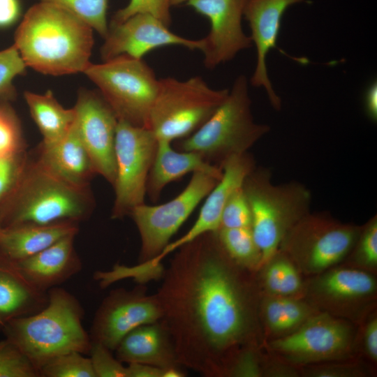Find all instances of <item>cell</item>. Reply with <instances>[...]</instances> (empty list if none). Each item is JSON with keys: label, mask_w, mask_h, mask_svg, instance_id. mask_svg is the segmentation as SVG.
I'll use <instances>...</instances> for the list:
<instances>
[{"label": "cell", "mask_w": 377, "mask_h": 377, "mask_svg": "<svg viewBox=\"0 0 377 377\" xmlns=\"http://www.w3.org/2000/svg\"><path fill=\"white\" fill-rule=\"evenodd\" d=\"M22 147L19 122L6 106L0 105V157L13 155Z\"/></svg>", "instance_id": "cell-37"}, {"label": "cell", "mask_w": 377, "mask_h": 377, "mask_svg": "<svg viewBox=\"0 0 377 377\" xmlns=\"http://www.w3.org/2000/svg\"><path fill=\"white\" fill-rule=\"evenodd\" d=\"M219 180L206 172H194L187 186L173 199L161 205L143 203L131 211L129 216L141 240L139 263L156 257L163 250Z\"/></svg>", "instance_id": "cell-12"}, {"label": "cell", "mask_w": 377, "mask_h": 377, "mask_svg": "<svg viewBox=\"0 0 377 377\" xmlns=\"http://www.w3.org/2000/svg\"><path fill=\"white\" fill-rule=\"evenodd\" d=\"M255 273L230 258L216 231L177 249L155 295L181 366L230 377L237 359L258 346Z\"/></svg>", "instance_id": "cell-1"}, {"label": "cell", "mask_w": 377, "mask_h": 377, "mask_svg": "<svg viewBox=\"0 0 377 377\" xmlns=\"http://www.w3.org/2000/svg\"><path fill=\"white\" fill-rule=\"evenodd\" d=\"M40 377H96L90 357L72 351L59 355L39 369Z\"/></svg>", "instance_id": "cell-32"}, {"label": "cell", "mask_w": 377, "mask_h": 377, "mask_svg": "<svg viewBox=\"0 0 377 377\" xmlns=\"http://www.w3.org/2000/svg\"><path fill=\"white\" fill-rule=\"evenodd\" d=\"M48 302L33 314L15 318L2 329L39 369L54 357L72 351L89 353V334L82 325L84 309L79 300L60 287L47 291ZM40 376V375H39Z\"/></svg>", "instance_id": "cell-3"}, {"label": "cell", "mask_w": 377, "mask_h": 377, "mask_svg": "<svg viewBox=\"0 0 377 377\" xmlns=\"http://www.w3.org/2000/svg\"><path fill=\"white\" fill-rule=\"evenodd\" d=\"M75 124L96 174L113 186L118 119L100 92L81 90L74 106Z\"/></svg>", "instance_id": "cell-15"}, {"label": "cell", "mask_w": 377, "mask_h": 377, "mask_svg": "<svg viewBox=\"0 0 377 377\" xmlns=\"http://www.w3.org/2000/svg\"><path fill=\"white\" fill-rule=\"evenodd\" d=\"M24 97L43 136L42 144H53L69 132L75 120L73 108H64L50 90L44 94L24 91Z\"/></svg>", "instance_id": "cell-27"}, {"label": "cell", "mask_w": 377, "mask_h": 377, "mask_svg": "<svg viewBox=\"0 0 377 377\" xmlns=\"http://www.w3.org/2000/svg\"><path fill=\"white\" fill-rule=\"evenodd\" d=\"M1 228H2V225H1V220H0V230L1 229Z\"/></svg>", "instance_id": "cell-46"}, {"label": "cell", "mask_w": 377, "mask_h": 377, "mask_svg": "<svg viewBox=\"0 0 377 377\" xmlns=\"http://www.w3.org/2000/svg\"><path fill=\"white\" fill-rule=\"evenodd\" d=\"M27 66L17 47L12 46L0 51V98L9 100L14 98L15 90L13 81L23 75Z\"/></svg>", "instance_id": "cell-35"}, {"label": "cell", "mask_w": 377, "mask_h": 377, "mask_svg": "<svg viewBox=\"0 0 377 377\" xmlns=\"http://www.w3.org/2000/svg\"><path fill=\"white\" fill-rule=\"evenodd\" d=\"M93 31L71 12L38 1L23 16L13 45L27 67L45 75L84 73L91 64Z\"/></svg>", "instance_id": "cell-2"}, {"label": "cell", "mask_w": 377, "mask_h": 377, "mask_svg": "<svg viewBox=\"0 0 377 377\" xmlns=\"http://www.w3.org/2000/svg\"><path fill=\"white\" fill-rule=\"evenodd\" d=\"M101 48L103 61L119 55L142 59L148 52L167 45H179L202 50V38L193 40L179 36L159 20L147 14L134 15L120 23H110Z\"/></svg>", "instance_id": "cell-17"}, {"label": "cell", "mask_w": 377, "mask_h": 377, "mask_svg": "<svg viewBox=\"0 0 377 377\" xmlns=\"http://www.w3.org/2000/svg\"><path fill=\"white\" fill-rule=\"evenodd\" d=\"M0 377H40L28 356L13 342L0 341Z\"/></svg>", "instance_id": "cell-33"}, {"label": "cell", "mask_w": 377, "mask_h": 377, "mask_svg": "<svg viewBox=\"0 0 377 377\" xmlns=\"http://www.w3.org/2000/svg\"><path fill=\"white\" fill-rule=\"evenodd\" d=\"M58 6L87 22L103 38L108 34V0H38Z\"/></svg>", "instance_id": "cell-30"}, {"label": "cell", "mask_w": 377, "mask_h": 377, "mask_svg": "<svg viewBox=\"0 0 377 377\" xmlns=\"http://www.w3.org/2000/svg\"><path fill=\"white\" fill-rule=\"evenodd\" d=\"M75 236L73 234L65 237L41 251L16 262L34 286L47 292L80 272L82 264L74 247Z\"/></svg>", "instance_id": "cell-20"}, {"label": "cell", "mask_w": 377, "mask_h": 377, "mask_svg": "<svg viewBox=\"0 0 377 377\" xmlns=\"http://www.w3.org/2000/svg\"><path fill=\"white\" fill-rule=\"evenodd\" d=\"M187 0H171V6H179L184 3H186Z\"/></svg>", "instance_id": "cell-45"}, {"label": "cell", "mask_w": 377, "mask_h": 377, "mask_svg": "<svg viewBox=\"0 0 377 377\" xmlns=\"http://www.w3.org/2000/svg\"><path fill=\"white\" fill-rule=\"evenodd\" d=\"M336 267L304 282L302 297L320 311L348 321H362L376 302V278L350 265Z\"/></svg>", "instance_id": "cell-13"}, {"label": "cell", "mask_w": 377, "mask_h": 377, "mask_svg": "<svg viewBox=\"0 0 377 377\" xmlns=\"http://www.w3.org/2000/svg\"><path fill=\"white\" fill-rule=\"evenodd\" d=\"M11 206L1 215L2 227L18 224L77 223L93 210L89 188L60 179L36 159L27 161L12 193Z\"/></svg>", "instance_id": "cell-4"}, {"label": "cell", "mask_w": 377, "mask_h": 377, "mask_svg": "<svg viewBox=\"0 0 377 377\" xmlns=\"http://www.w3.org/2000/svg\"><path fill=\"white\" fill-rule=\"evenodd\" d=\"M78 224H18L0 230V251L13 261L29 258L57 241L77 233Z\"/></svg>", "instance_id": "cell-25"}, {"label": "cell", "mask_w": 377, "mask_h": 377, "mask_svg": "<svg viewBox=\"0 0 377 377\" xmlns=\"http://www.w3.org/2000/svg\"><path fill=\"white\" fill-rule=\"evenodd\" d=\"M356 336L351 323L320 311L292 333L271 340L267 346L280 359L295 367L348 360Z\"/></svg>", "instance_id": "cell-10"}, {"label": "cell", "mask_w": 377, "mask_h": 377, "mask_svg": "<svg viewBox=\"0 0 377 377\" xmlns=\"http://www.w3.org/2000/svg\"><path fill=\"white\" fill-rule=\"evenodd\" d=\"M27 162L21 151L0 157V202L15 188Z\"/></svg>", "instance_id": "cell-39"}, {"label": "cell", "mask_w": 377, "mask_h": 377, "mask_svg": "<svg viewBox=\"0 0 377 377\" xmlns=\"http://www.w3.org/2000/svg\"><path fill=\"white\" fill-rule=\"evenodd\" d=\"M242 189L250 207L251 230L264 265L277 253L287 232L311 212V193L297 182L273 184L271 172L262 167H256L247 175Z\"/></svg>", "instance_id": "cell-6"}, {"label": "cell", "mask_w": 377, "mask_h": 377, "mask_svg": "<svg viewBox=\"0 0 377 377\" xmlns=\"http://www.w3.org/2000/svg\"><path fill=\"white\" fill-rule=\"evenodd\" d=\"M36 160L60 179L78 188H89L96 175L75 122L60 140L50 145L41 143Z\"/></svg>", "instance_id": "cell-21"}, {"label": "cell", "mask_w": 377, "mask_h": 377, "mask_svg": "<svg viewBox=\"0 0 377 377\" xmlns=\"http://www.w3.org/2000/svg\"><path fill=\"white\" fill-rule=\"evenodd\" d=\"M89 354L96 377H127L126 367L113 356L109 348L91 343Z\"/></svg>", "instance_id": "cell-38"}, {"label": "cell", "mask_w": 377, "mask_h": 377, "mask_svg": "<svg viewBox=\"0 0 377 377\" xmlns=\"http://www.w3.org/2000/svg\"><path fill=\"white\" fill-rule=\"evenodd\" d=\"M229 90L214 89L200 76L185 80L159 79L149 127L157 140L172 142L200 128L226 98Z\"/></svg>", "instance_id": "cell-7"}, {"label": "cell", "mask_w": 377, "mask_h": 377, "mask_svg": "<svg viewBox=\"0 0 377 377\" xmlns=\"http://www.w3.org/2000/svg\"><path fill=\"white\" fill-rule=\"evenodd\" d=\"M171 7V0H130L125 7L114 14L110 23H120L134 15L147 14L170 27Z\"/></svg>", "instance_id": "cell-34"}, {"label": "cell", "mask_w": 377, "mask_h": 377, "mask_svg": "<svg viewBox=\"0 0 377 377\" xmlns=\"http://www.w3.org/2000/svg\"><path fill=\"white\" fill-rule=\"evenodd\" d=\"M216 232L223 248L236 264L253 272L263 267L262 253L251 228H219Z\"/></svg>", "instance_id": "cell-29"}, {"label": "cell", "mask_w": 377, "mask_h": 377, "mask_svg": "<svg viewBox=\"0 0 377 377\" xmlns=\"http://www.w3.org/2000/svg\"><path fill=\"white\" fill-rule=\"evenodd\" d=\"M251 221L250 207L242 186L228 199L221 214L220 228H251Z\"/></svg>", "instance_id": "cell-36"}, {"label": "cell", "mask_w": 377, "mask_h": 377, "mask_svg": "<svg viewBox=\"0 0 377 377\" xmlns=\"http://www.w3.org/2000/svg\"><path fill=\"white\" fill-rule=\"evenodd\" d=\"M366 374L360 363L348 360L308 365L303 370L304 376L311 377H360Z\"/></svg>", "instance_id": "cell-40"}, {"label": "cell", "mask_w": 377, "mask_h": 377, "mask_svg": "<svg viewBox=\"0 0 377 377\" xmlns=\"http://www.w3.org/2000/svg\"><path fill=\"white\" fill-rule=\"evenodd\" d=\"M269 130L268 125L254 121L248 80L239 75L212 117L191 135L178 140L175 149L196 152L222 170L227 160L248 152Z\"/></svg>", "instance_id": "cell-5"}, {"label": "cell", "mask_w": 377, "mask_h": 377, "mask_svg": "<svg viewBox=\"0 0 377 377\" xmlns=\"http://www.w3.org/2000/svg\"><path fill=\"white\" fill-rule=\"evenodd\" d=\"M305 0H247L244 17L251 29V38L256 50V64L250 82L254 87L263 88L269 101L276 110L281 108V98L276 94L267 73V55L276 47L282 17L288 8Z\"/></svg>", "instance_id": "cell-18"}, {"label": "cell", "mask_w": 377, "mask_h": 377, "mask_svg": "<svg viewBox=\"0 0 377 377\" xmlns=\"http://www.w3.org/2000/svg\"><path fill=\"white\" fill-rule=\"evenodd\" d=\"M247 0H187L186 5L206 17L210 24L202 38L203 64L208 69L233 59L253 46L242 29V20Z\"/></svg>", "instance_id": "cell-16"}, {"label": "cell", "mask_w": 377, "mask_h": 377, "mask_svg": "<svg viewBox=\"0 0 377 377\" xmlns=\"http://www.w3.org/2000/svg\"><path fill=\"white\" fill-rule=\"evenodd\" d=\"M84 73L97 86L118 121L148 128L159 79L142 59L119 55L102 64L91 63Z\"/></svg>", "instance_id": "cell-8"}, {"label": "cell", "mask_w": 377, "mask_h": 377, "mask_svg": "<svg viewBox=\"0 0 377 377\" xmlns=\"http://www.w3.org/2000/svg\"><path fill=\"white\" fill-rule=\"evenodd\" d=\"M262 268L261 281L267 295L299 296L302 294L304 282L301 273L282 252L278 251Z\"/></svg>", "instance_id": "cell-28"}, {"label": "cell", "mask_w": 377, "mask_h": 377, "mask_svg": "<svg viewBox=\"0 0 377 377\" xmlns=\"http://www.w3.org/2000/svg\"><path fill=\"white\" fill-rule=\"evenodd\" d=\"M21 13L20 0H0V29L14 24L20 19Z\"/></svg>", "instance_id": "cell-42"}, {"label": "cell", "mask_w": 377, "mask_h": 377, "mask_svg": "<svg viewBox=\"0 0 377 377\" xmlns=\"http://www.w3.org/2000/svg\"><path fill=\"white\" fill-rule=\"evenodd\" d=\"M203 172L220 179L222 170L207 163L194 151H179L172 142L158 140L155 157L150 168L146 186V194L156 202L165 186L190 172Z\"/></svg>", "instance_id": "cell-23"}, {"label": "cell", "mask_w": 377, "mask_h": 377, "mask_svg": "<svg viewBox=\"0 0 377 377\" xmlns=\"http://www.w3.org/2000/svg\"><path fill=\"white\" fill-rule=\"evenodd\" d=\"M364 353L373 362L377 360V317L372 314L364 325L362 333Z\"/></svg>", "instance_id": "cell-41"}, {"label": "cell", "mask_w": 377, "mask_h": 377, "mask_svg": "<svg viewBox=\"0 0 377 377\" xmlns=\"http://www.w3.org/2000/svg\"><path fill=\"white\" fill-rule=\"evenodd\" d=\"M348 264L372 274L377 269V216L361 227L357 239L347 257Z\"/></svg>", "instance_id": "cell-31"}, {"label": "cell", "mask_w": 377, "mask_h": 377, "mask_svg": "<svg viewBox=\"0 0 377 377\" xmlns=\"http://www.w3.org/2000/svg\"><path fill=\"white\" fill-rule=\"evenodd\" d=\"M361 227L342 223L330 214L310 212L287 232L279 251L300 273L314 276L346 260Z\"/></svg>", "instance_id": "cell-9"}, {"label": "cell", "mask_w": 377, "mask_h": 377, "mask_svg": "<svg viewBox=\"0 0 377 377\" xmlns=\"http://www.w3.org/2000/svg\"><path fill=\"white\" fill-rule=\"evenodd\" d=\"M320 311L300 296L266 294L259 302V318L265 331L274 339L292 333Z\"/></svg>", "instance_id": "cell-26"}, {"label": "cell", "mask_w": 377, "mask_h": 377, "mask_svg": "<svg viewBox=\"0 0 377 377\" xmlns=\"http://www.w3.org/2000/svg\"><path fill=\"white\" fill-rule=\"evenodd\" d=\"M127 377H163L164 369L141 363H130L126 367Z\"/></svg>", "instance_id": "cell-43"}, {"label": "cell", "mask_w": 377, "mask_h": 377, "mask_svg": "<svg viewBox=\"0 0 377 377\" xmlns=\"http://www.w3.org/2000/svg\"><path fill=\"white\" fill-rule=\"evenodd\" d=\"M158 140L149 128L118 121L115 135L116 177L114 201L111 218L129 216L145 203L148 175L152 165Z\"/></svg>", "instance_id": "cell-11"}, {"label": "cell", "mask_w": 377, "mask_h": 377, "mask_svg": "<svg viewBox=\"0 0 377 377\" xmlns=\"http://www.w3.org/2000/svg\"><path fill=\"white\" fill-rule=\"evenodd\" d=\"M47 302V292L34 286L17 263L0 251V330L15 318L41 310Z\"/></svg>", "instance_id": "cell-24"}, {"label": "cell", "mask_w": 377, "mask_h": 377, "mask_svg": "<svg viewBox=\"0 0 377 377\" xmlns=\"http://www.w3.org/2000/svg\"><path fill=\"white\" fill-rule=\"evenodd\" d=\"M1 220V219H0Z\"/></svg>", "instance_id": "cell-47"}, {"label": "cell", "mask_w": 377, "mask_h": 377, "mask_svg": "<svg viewBox=\"0 0 377 377\" xmlns=\"http://www.w3.org/2000/svg\"><path fill=\"white\" fill-rule=\"evenodd\" d=\"M122 363H141L161 369L183 367L170 337L160 321L143 325L127 334L114 350Z\"/></svg>", "instance_id": "cell-22"}, {"label": "cell", "mask_w": 377, "mask_h": 377, "mask_svg": "<svg viewBox=\"0 0 377 377\" xmlns=\"http://www.w3.org/2000/svg\"><path fill=\"white\" fill-rule=\"evenodd\" d=\"M162 311L156 295H149L145 284L132 289L111 290L98 306L90 330L92 343L112 351L136 327L159 321Z\"/></svg>", "instance_id": "cell-14"}, {"label": "cell", "mask_w": 377, "mask_h": 377, "mask_svg": "<svg viewBox=\"0 0 377 377\" xmlns=\"http://www.w3.org/2000/svg\"><path fill=\"white\" fill-rule=\"evenodd\" d=\"M256 167L253 156L249 151L227 160L222 166L221 178L205 197L193 225L183 236L170 242L165 251L170 253L203 233L216 231L220 228L221 214L228 199L242 186L247 175Z\"/></svg>", "instance_id": "cell-19"}, {"label": "cell", "mask_w": 377, "mask_h": 377, "mask_svg": "<svg viewBox=\"0 0 377 377\" xmlns=\"http://www.w3.org/2000/svg\"><path fill=\"white\" fill-rule=\"evenodd\" d=\"M364 108L369 118L373 121L377 120V84L373 82L367 89L364 96Z\"/></svg>", "instance_id": "cell-44"}]
</instances>
